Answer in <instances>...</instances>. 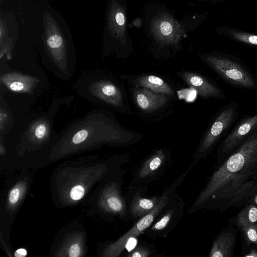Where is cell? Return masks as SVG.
<instances>
[{
  "instance_id": "obj_6",
  "label": "cell",
  "mask_w": 257,
  "mask_h": 257,
  "mask_svg": "<svg viewBox=\"0 0 257 257\" xmlns=\"http://www.w3.org/2000/svg\"><path fill=\"white\" fill-rule=\"evenodd\" d=\"M256 130L257 113L242 119L229 133L221 144V152L230 153Z\"/></svg>"
},
{
  "instance_id": "obj_11",
  "label": "cell",
  "mask_w": 257,
  "mask_h": 257,
  "mask_svg": "<svg viewBox=\"0 0 257 257\" xmlns=\"http://www.w3.org/2000/svg\"><path fill=\"white\" fill-rule=\"evenodd\" d=\"M46 41L49 50L53 53H62L65 44L61 33L54 20L50 16L45 18Z\"/></svg>"
},
{
  "instance_id": "obj_3",
  "label": "cell",
  "mask_w": 257,
  "mask_h": 257,
  "mask_svg": "<svg viewBox=\"0 0 257 257\" xmlns=\"http://www.w3.org/2000/svg\"><path fill=\"white\" fill-rule=\"evenodd\" d=\"M238 111V106L235 102L231 103L223 108L214 119L199 147L198 158L209 152L217 141L225 134L235 121Z\"/></svg>"
},
{
  "instance_id": "obj_22",
  "label": "cell",
  "mask_w": 257,
  "mask_h": 257,
  "mask_svg": "<svg viewBox=\"0 0 257 257\" xmlns=\"http://www.w3.org/2000/svg\"><path fill=\"white\" fill-rule=\"evenodd\" d=\"M84 194V188L80 185L73 187L70 191V197L74 200H78L82 198Z\"/></svg>"
},
{
  "instance_id": "obj_15",
  "label": "cell",
  "mask_w": 257,
  "mask_h": 257,
  "mask_svg": "<svg viewBox=\"0 0 257 257\" xmlns=\"http://www.w3.org/2000/svg\"><path fill=\"white\" fill-rule=\"evenodd\" d=\"M165 160L164 152L161 150L157 151L144 163L139 171V177L144 178L154 174L162 166Z\"/></svg>"
},
{
  "instance_id": "obj_8",
  "label": "cell",
  "mask_w": 257,
  "mask_h": 257,
  "mask_svg": "<svg viewBox=\"0 0 257 257\" xmlns=\"http://www.w3.org/2000/svg\"><path fill=\"white\" fill-rule=\"evenodd\" d=\"M126 24L123 8L115 1H112L108 13V29L112 36L122 44L126 42Z\"/></svg>"
},
{
  "instance_id": "obj_29",
  "label": "cell",
  "mask_w": 257,
  "mask_h": 257,
  "mask_svg": "<svg viewBox=\"0 0 257 257\" xmlns=\"http://www.w3.org/2000/svg\"><path fill=\"white\" fill-rule=\"evenodd\" d=\"M244 257H257V250L255 249H251L249 252L244 255Z\"/></svg>"
},
{
  "instance_id": "obj_10",
  "label": "cell",
  "mask_w": 257,
  "mask_h": 257,
  "mask_svg": "<svg viewBox=\"0 0 257 257\" xmlns=\"http://www.w3.org/2000/svg\"><path fill=\"white\" fill-rule=\"evenodd\" d=\"M235 236L231 231L221 232L214 240L209 252V257H231L235 245Z\"/></svg>"
},
{
  "instance_id": "obj_30",
  "label": "cell",
  "mask_w": 257,
  "mask_h": 257,
  "mask_svg": "<svg viewBox=\"0 0 257 257\" xmlns=\"http://www.w3.org/2000/svg\"><path fill=\"white\" fill-rule=\"evenodd\" d=\"M133 24L135 26L137 27H139L141 25V21L140 19H137L134 21Z\"/></svg>"
},
{
  "instance_id": "obj_9",
  "label": "cell",
  "mask_w": 257,
  "mask_h": 257,
  "mask_svg": "<svg viewBox=\"0 0 257 257\" xmlns=\"http://www.w3.org/2000/svg\"><path fill=\"white\" fill-rule=\"evenodd\" d=\"M134 96L138 106L146 111L158 109L164 106L168 100V97L165 94L144 87L134 90Z\"/></svg>"
},
{
  "instance_id": "obj_27",
  "label": "cell",
  "mask_w": 257,
  "mask_h": 257,
  "mask_svg": "<svg viewBox=\"0 0 257 257\" xmlns=\"http://www.w3.org/2000/svg\"><path fill=\"white\" fill-rule=\"evenodd\" d=\"M9 87L13 91H20L24 89L25 85L20 81H14L10 84Z\"/></svg>"
},
{
  "instance_id": "obj_25",
  "label": "cell",
  "mask_w": 257,
  "mask_h": 257,
  "mask_svg": "<svg viewBox=\"0 0 257 257\" xmlns=\"http://www.w3.org/2000/svg\"><path fill=\"white\" fill-rule=\"evenodd\" d=\"M20 196V191L18 188H14L11 190L9 195V201L12 204L16 203Z\"/></svg>"
},
{
  "instance_id": "obj_24",
  "label": "cell",
  "mask_w": 257,
  "mask_h": 257,
  "mask_svg": "<svg viewBox=\"0 0 257 257\" xmlns=\"http://www.w3.org/2000/svg\"><path fill=\"white\" fill-rule=\"evenodd\" d=\"M47 133V127L44 123L38 124L35 130V135L38 139L43 138Z\"/></svg>"
},
{
  "instance_id": "obj_23",
  "label": "cell",
  "mask_w": 257,
  "mask_h": 257,
  "mask_svg": "<svg viewBox=\"0 0 257 257\" xmlns=\"http://www.w3.org/2000/svg\"><path fill=\"white\" fill-rule=\"evenodd\" d=\"M88 132L86 130H81L76 133L72 138V142L75 144H78L84 141L88 137Z\"/></svg>"
},
{
  "instance_id": "obj_26",
  "label": "cell",
  "mask_w": 257,
  "mask_h": 257,
  "mask_svg": "<svg viewBox=\"0 0 257 257\" xmlns=\"http://www.w3.org/2000/svg\"><path fill=\"white\" fill-rule=\"evenodd\" d=\"M80 246L78 244H73L70 248L69 255L70 257H78L80 254Z\"/></svg>"
},
{
  "instance_id": "obj_12",
  "label": "cell",
  "mask_w": 257,
  "mask_h": 257,
  "mask_svg": "<svg viewBox=\"0 0 257 257\" xmlns=\"http://www.w3.org/2000/svg\"><path fill=\"white\" fill-rule=\"evenodd\" d=\"M137 82L141 86L156 92L169 95L174 94L172 87L162 78L155 75L140 76L137 78Z\"/></svg>"
},
{
  "instance_id": "obj_16",
  "label": "cell",
  "mask_w": 257,
  "mask_h": 257,
  "mask_svg": "<svg viewBox=\"0 0 257 257\" xmlns=\"http://www.w3.org/2000/svg\"><path fill=\"white\" fill-rule=\"evenodd\" d=\"M236 222L239 227L257 222V207L252 204L246 206L237 215Z\"/></svg>"
},
{
  "instance_id": "obj_13",
  "label": "cell",
  "mask_w": 257,
  "mask_h": 257,
  "mask_svg": "<svg viewBox=\"0 0 257 257\" xmlns=\"http://www.w3.org/2000/svg\"><path fill=\"white\" fill-rule=\"evenodd\" d=\"M97 92L99 97L108 103L119 106L122 103V94L119 88L113 83L102 81L97 85Z\"/></svg>"
},
{
  "instance_id": "obj_19",
  "label": "cell",
  "mask_w": 257,
  "mask_h": 257,
  "mask_svg": "<svg viewBox=\"0 0 257 257\" xmlns=\"http://www.w3.org/2000/svg\"><path fill=\"white\" fill-rule=\"evenodd\" d=\"M174 214L173 210H167L152 226L151 230L159 231L165 229L171 222Z\"/></svg>"
},
{
  "instance_id": "obj_31",
  "label": "cell",
  "mask_w": 257,
  "mask_h": 257,
  "mask_svg": "<svg viewBox=\"0 0 257 257\" xmlns=\"http://www.w3.org/2000/svg\"><path fill=\"white\" fill-rule=\"evenodd\" d=\"M254 202L256 204H257V194L254 197Z\"/></svg>"
},
{
  "instance_id": "obj_4",
  "label": "cell",
  "mask_w": 257,
  "mask_h": 257,
  "mask_svg": "<svg viewBox=\"0 0 257 257\" xmlns=\"http://www.w3.org/2000/svg\"><path fill=\"white\" fill-rule=\"evenodd\" d=\"M150 30L156 40L164 46L177 45L185 32L183 26L166 13L153 18Z\"/></svg>"
},
{
  "instance_id": "obj_17",
  "label": "cell",
  "mask_w": 257,
  "mask_h": 257,
  "mask_svg": "<svg viewBox=\"0 0 257 257\" xmlns=\"http://www.w3.org/2000/svg\"><path fill=\"white\" fill-rule=\"evenodd\" d=\"M108 207L115 213L125 212V205L121 197L117 194L109 195L106 200Z\"/></svg>"
},
{
  "instance_id": "obj_21",
  "label": "cell",
  "mask_w": 257,
  "mask_h": 257,
  "mask_svg": "<svg viewBox=\"0 0 257 257\" xmlns=\"http://www.w3.org/2000/svg\"><path fill=\"white\" fill-rule=\"evenodd\" d=\"M150 251L144 247H138L131 251L126 256L128 257H148L150 255Z\"/></svg>"
},
{
  "instance_id": "obj_20",
  "label": "cell",
  "mask_w": 257,
  "mask_h": 257,
  "mask_svg": "<svg viewBox=\"0 0 257 257\" xmlns=\"http://www.w3.org/2000/svg\"><path fill=\"white\" fill-rule=\"evenodd\" d=\"M244 238L249 243L257 245V222L240 227Z\"/></svg>"
},
{
  "instance_id": "obj_1",
  "label": "cell",
  "mask_w": 257,
  "mask_h": 257,
  "mask_svg": "<svg viewBox=\"0 0 257 257\" xmlns=\"http://www.w3.org/2000/svg\"><path fill=\"white\" fill-rule=\"evenodd\" d=\"M257 174V130L250 135L212 174L194 205L209 199L234 202L248 194Z\"/></svg>"
},
{
  "instance_id": "obj_2",
  "label": "cell",
  "mask_w": 257,
  "mask_h": 257,
  "mask_svg": "<svg viewBox=\"0 0 257 257\" xmlns=\"http://www.w3.org/2000/svg\"><path fill=\"white\" fill-rule=\"evenodd\" d=\"M205 61L220 77L239 88L257 90V80L240 62L224 56L208 55Z\"/></svg>"
},
{
  "instance_id": "obj_28",
  "label": "cell",
  "mask_w": 257,
  "mask_h": 257,
  "mask_svg": "<svg viewBox=\"0 0 257 257\" xmlns=\"http://www.w3.org/2000/svg\"><path fill=\"white\" fill-rule=\"evenodd\" d=\"M27 252L25 249L20 248L16 250L15 256L17 257H23L27 255Z\"/></svg>"
},
{
  "instance_id": "obj_18",
  "label": "cell",
  "mask_w": 257,
  "mask_h": 257,
  "mask_svg": "<svg viewBox=\"0 0 257 257\" xmlns=\"http://www.w3.org/2000/svg\"><path fill=\"white\" fill-rule=\"evenodd\" d=\"M229 33L234 39L239 42L257 46L256 35L232 30Z\"/></svg>"
},
{
  "instance_id": "obj_7",
  "label": "cell",
  "mask_w": 257,
  "mask_h": 257,
  "mask_svg": "<svg viewBox=\"0 0 257 257\" xmlns=\"http://www.w3.org/2000/svg\"><path fill=\"white\" fill-rule=\"evenodd\" d=\"M180 75L186 83L197 90L202 97L225 98L224 93L218 87L202 76L186 71L183 72Z\"/></svg>"
},
{
  "instance_id": "obj_5",
  "label": "cell",
  "mask_w": 257,
  "mask_h": 257,
  "mask_svg": "<svg viewBox=\"0 0 257 257\" xmlns=\"http://www.w3.org/2000/svg\"><path fill=\"white\" fill-rule=\"evenodd\" d=\"M168 201L169 196L166 193L160 198L157 205L152 210L141 217L129 230L112 245L111 249L112 254L114 255L119 254L125 248L126 243L130 239L134 238L148 228Z\"/></svg>"
},
{
  "instance_id": "obj_14",
  "label": "cell",
  "mask_w": 257,
  "mask_h": 257,
  "mask_svg": "<svg viewBox=\"0 0 257 257\" xmlns=\"http://www.w3.org/2000/svg\"><path fill=\"white\" fill-rule=\"evenodd\" d=\"M160 198L137 197L131 205V213L135 217H143L152 210L157 205Z\"/></svg>"
}]
</instances>
